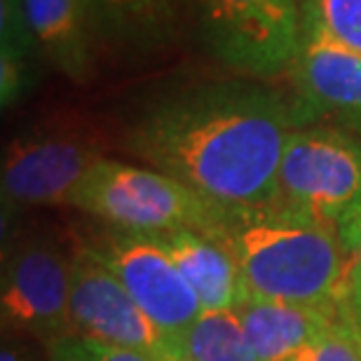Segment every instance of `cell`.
Masks as SVG:
<instances>
[{"label": "cell", "instance_id": "1", "mask_svg": "<svg viewBox=\"0 0 361 361\" xmlns=\"http://www.w3.org/2000/svg\"><path fill=\"white\" fill-rule=\"evenodd\" d=\"M300 127L293 94L270 82H200L155 99L125 132V150L221 209L277 197L284 146Z\"/></svg>", "mask_w": 361, "mask_h": 361}, {"label": "cell", "instance_id": "2", "mask_svg": "<svg viewBox=\"0 0 361 361\" xmlns=\"http://www.w3.org/2000/svg\"><path fill=\"white\" fill-rule=\"evenodd\" d=\"M233 254L247 293L336 310L348 286L341 228L314 214L270 202L223 209L212 235Z\"/></svg>", "mask_w": 361, "mask_h": 361}, {"label": "cell", "instance_id": "3", "mask_svg": "<svg viewBox=\"0 0 361 361\" xmlns=\"http://www.w3.org/2000/svg\"><path fill=\"white\" fill-rule=\"evenodd\" d=\"M68 207L92 216L108 228L132 233L192 230L212 235L223 209L180 180L150 167L104 157L85 174Z\"/></svg>", "mask_w": 361, "mask_h": 361}, {"label": "cell", "instance_id": "4", "mask_svg": "<svg viewBox=\"0 0 361 361\" xmlns=\"http://www.w3.org/2000/svg\"><path fill=\"white\" fill-rule=\"evenodd\" d=\"M202 45L221 66L268 82L288 73L302 35V0H195Z\"/></svg>", "mask_w": 361, "mask_h": 361}, {"label": "cell", "instance_id": "5", "mask_svg": "<svg viewBox=\"0 0 361 361\" xmlns=\"http://www.w3.org/2000/svg\"><path fill=\"white\" fill-rule=\"evenodd\" d=\"M274 202L341 228L361 212V136L334 125L295 129L279 162Z\"/></svg>", "mask_w": 361, "mask_h": 361}, {"label": "cell", "instance_id": "6", "mask_svg": "<svg viewBox=\"0 0 361 361\" xmlns=\"http://www.w3.org/2000/svg\"><path fill=\"white\" fill-rule=\"evenodd\" d=\"M104 141L87 125L47 122L19 134L3 153V209L68 204L85 174L104 160Z\"/></svg>", "mask_w": 361, "mask_h": 361}, {"label": "cell", "instance_id": "7", "mask_svg": "<svg viewBox=\"0 0 361 361\" xmlns=\"http://www.w3.org/2000/svg\"><path fill=\"white\" fill-rule=\"evenodd\" d=\"M80 249L111 270L143 312L174 341L202 314L197 295L157 235L106 228L82 240Z\"/></svg>", "mask_w": 361, "mask_h": 361}, {"label": "cell", "instance_id": "8", "mask_svg": "<svg viewBox=\"0 0 361 361\" xmlns=\"http://www.w3.org/2000/svg\"><path fill=\"white\" fill-rule=\"evenodd\" d=\"M71 265L73 254L49 240H24L5 254L0 279V312L12 331L40 338L75 334L71 319Z\"/></svg>", "mask_w": 361, "mask_h": 361}, {"label": "cell", "instance_id": "9", "mask_svg": "<svg viewBox=\"0 0 361 361\" xmlns=\"http://www.w3.org/2000/svg\"><path fill=\"white\" fill-rule=\"evenodd\" d=\"M71 319L75 334L155 361H176V341L143 312L120 279L78 247L71 265Z\"/></svg>", "mask_w": 361, "mask_h": 361}, {"label": "cell", "instance_id": "10", "mask_svg": "<svg viewBox=\"0 0 361 361\" xmlns=\"http://www.w3.org/2000/svg\"><path fill=\"white\" fill-rule=\"evenodd\" d=\"M288 80L300 127L334 125L361 136V54L302 24Z\"/></svg>", "mask_w": 361, "mask_h": 361}, {"label": "cell", "instance_id": "11", "mask_svg": "<svg viewBox=\"0 0 361 361\" xmlns=\"http://www.w3.org/2000/svg\"><path fill=\"white\" fill-rule=\"evenodd\" d=\"M195 0H94L92 31L127 56H148L176 42Z\"/></svg>", "mask_w": 361, "mask_h": 361}, {"label": "cell", "instance_id": "12", "mask_svg": "<svg viewBox=\"0 0 361 361\" xmlns=\"http://www.w3.org/2000/svg\"><path fill=\"white\" fill-rule=\"evenodd\" d=\"M338 307L319 310L247 293V298L237 302L235 314L240 317L258 361H291L334 319Z\"/></svg>", "mask_w": 361, "mask_h": 361}, {"label": "cell", "instance_id": "13", "mask_svg": "<svg viewBox=\"0 0 361 361\" xmlns=\"http://www.w3.org/2000/svg\"><path fill=\"white\" fill-rule=\"evenodd\" d=\"M157 237L197 295L202 312L235 310L247 298L240 268L223 244L192 230H171Z\"/></svg>", "mask_w": 361, "mask_h": 361}, {"label": "cell", "instance_id": "14", "mask_svg": "<svg viewBox=\"0 0 361 361\" xmlns=\"http://www.w3.org/2000/svg\"><path fill=\"white\" fill-rule=\"evenodd\" d=\"M42 56L75 85H87L97 71L94 31L78 0H24Z\"/></svg>", "mask_w": 361, "mask_h": 361}, {"label": "cell", "instance_id": "15", "mask_svg": "<svg viewBox=\"0 0 361 361\" xmlns=\"http://www.w3.org/2000/svg\"><path fill=\"white\" fill-rule=\"evenodd\" d=\"M176 361H258L235 310L202 312L176 338Z\"/></svg>", "mask_w": 361, "mask_h": 361}, {"label": "cell", "instance_id": "16", "mask_svg": "<svg viewBox=\"0 0 361 361\" xmlns=\"http://www.w3.org/2000/svg\"><path fill=\"white\" fill-rule=\"evenodd\" d=\"M302 24L361 54V0H302Z\"/></svg>", "mask_w": 361, "mask_h": 361}, {"label": "cell", "instance_id": "17", "mask_svg": "<svg viewBox=\"0 0 361 361\" xmlns=\"http://www.w3.org/2000/svg\"><path fill=\"white\" fill-rule=\"evenodd\" d=\"M291 361H361V341L341 307Z\"/></svg>", "mask_w": 361, "mask_h": 361}, {"label": "cell", "instance_id": "18", "mask_svg": "<svg viewBox=\"0 0 361 361\" xmlns=\"http://www.w3.org/2000/svg\"><path fill=\"white\" fill-rule=\"evenodd\" d=\"M45 348L49 361H155L148 355H141V352L101 343L97 338L80 334L54 338Z\"/></svg>", "mask_w": 361, "mask_h": 361}, {"label": "cell", "instance_id": "19", "mask_svg": "<svg viewBox=\"0 0 361 361\" xmlns=\"http://www.w3.org/2000/svg\"><path fill=\"white\" fill-rule=\"evenodd\" d=\"M0 52L33 59L42 56L24 0H0Z\"/></svg>", "mask_w": 361, "mask_h": 361}, {"label": "cell", "instance_id": "20", "mask_svg": "<svg viewBox=\"0 0 361 361\" xmlns=\"http://www.w3.org/2000/svg\"><path fill=\"white\" fill-rule=\"evenodd\" d=\"M33 56L0 52V106L10 111L33 92L38 82V68Z\"/></svg>", "mask_w": 361, "mask_h": 361}, {"label": "cell", "instance_id": "21", "mask_svg": "<svg viewBox=\"0 0 361 361\" xmlns=\"http://www.w3.org/2000/svg\"><path fill=\"white\" fill-rule=\"evenodd\" d=\"M341 237L348 251V286L345 293L361 298V212L341 223Z\"/></svg>", "mask_w": 361, "mask_h": 361}, {"label": "cell", "instance_id": "22", "mask_svg": "<svg viewBox=\"0 0 361 361\" xmlns=\"http://www.w3.org/2000/svg\"><path fill=\"white\" fill-rule=\"evenodd\" d=\"M341 310L343 314L348 317V322L352 324V329L357 331L359 341H361V298H355V295H343L341 300Z\"/></svg>", "mask_w": 361, "mask_h": 361}, {"label": "cell", "instance_id": "23", "mask_svg": "<svg viewBox=\"0 0 361 361\" xmlns=\"http://www.w3.org/2000/svg\"><path fill=\"white\" fill-rule=\"evenodd\" d=\"M0 361H33V357L28 355V352L21 348V345L5 341L3 350H0Z\"/></svg>", "mask_w": 361, "mask_h": 361}, {"label": "cell", "instance_id": "24", "mask_svg": "<svg viewBox=\"0 0 361 361\" xmlns=\"http://www.w3.org/2000/svg\"><path fill=\"white\" fill-rule=\"evenodd\" d=\"M78 3H80V7L85 10V14H87V17L92 19V10H94V0H78ZM92 24V21H90Z\"/></svg>", "mask_w": 361, "mask_h": 361}]
</instances>
